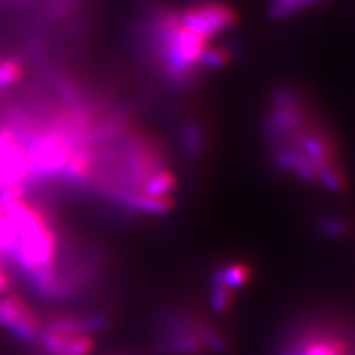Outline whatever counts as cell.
I'll return each instance as SVG.
<instances>
[{
	"label": "cell",
	"instance_id": "1",
	"mask_svg": "<svg viewBox=\"0 0 355 355\" xmlns=\"http://www.w3.org/2000/svg\"><path fill=\"white\" fill-rule=\"evenodd\" d=\"M160 36L164 43V61L168 70L182 77L193 73L200 64L202 53L209 46V39L185 28L176 19H166L162 22Z\"/></svg>",
	"mask_w": 355,
	"mask_h": 355
},
{
	"label": "cell",
	"instance_id": "2",
	"mask_svg": "<svg viewBox=\"0 0 355 355\" xmlns=\"http://www.w3.org/2000/svg\"><path fill=\"white\" fill-rule=\"evenodd\" d=\"M0 326L21 342H37L43 323L37 313L18 295L0 296Z\"/></svg>",
	"mask_w": 355,
	"mask_h": 355
},
{
	"label": "cell",
	"instance_id": "3",
	"mask_svg": "<svg viewBox=\"0 0 355 355\" xmlns=\"http://www.w3.org/2000/svg\"><path fill=\"white\" fill-rule=\"evenodd\" d=\"M180 24L206 39L237 24V14L224 3L207 2L193 6L180 17Z\"/></svg>",
	"mask_w": 355,
	"mask_h": 355
},
{
	"label": "cell",
	"instance_id": "4",
	"mask_svg": "<svg viewBox=\"0 0 355 355\" xmlns=\"http://www.w3.org/2000/svg\"><path fill=\"white\" fill-rule=\"evenodd\" d=\"M250 275H252V271L249 268V265L243 262H236V263H230L227 266H222L220 270H218L214 277V283L224 284L234 292L237 288L246 286L249 283Z\"/></svg>",
	"mask_w": 355,
	"mask_h": 355
},
{
	"label": "cell",
	"instance_id": "5",
	"mask_svg": "<svg viewBox=\"0 0 355 355\" xmlns=\"http://www.w3.org/2000/svg\"><path fill=\"white\" fill-rule=\"evenodd\" d=\"M176 187V178L172 172L160 169L153 173L147 182L144 184L142 193L150 197H171V193Z\"/></svg>",
	"mask_w": 355,
	"mask_h": 355
},
{
	"label": "cell",
	"instance_id": "6",
	"mask_svg": "<svg viewBox=\"0 0 355 355\" xmlns=\"http://www.w3.org/2000/svg\"><path fill=\"white\" fill-rule=\"evenodd\" d=\"M22 79V67L15 60L0 61V92L17 85Z\"/></svg>",
	"mask_w": 355,
	"mask_h": 355
},
{
	"label": "cell",
	"instance_id": "7",
	"mask_svg": "<svg viewBox=\"0 0 355 355\" xmlns=\"http://www.w3.org/2000/svg\"><path fill=\"white\" fill-rule=\"evenodd\" d=\"M274 2L275 5L271 9V17L275 19H283L297 12V10L318 3L320 0H274Z\"/></svg>",
	"mask_w": 355,
	"mask_h": 355
},
{
	"label": "cell",
	"instance_id": "8",
	"mask_svg": "<svg viewBox=\"0 0 355 355\" xmlns=\"http://www.w3.org/2000/svg\"><path fill=\"white\" fill-rule=\"evenodd\" d=\"M232 302H234V292L224 284L214 283L212 308L216 313H225L227 309L232 306Z\"/></svg>",
	"mask_w": 355,
	"mask_h": 355
},
{
	"label": "cell",
	"instance_id": "9",
	"mask_svg": "<svg viewBox=\"0 0 355 355\" xmlns=\"http://www.w3.org/2000/svg\"><path fill=\"white\" fill-rule=\"evenodd\" d=\"M230 61V53L215 46H207L205 52L202 53V58H200V64L207 67V69H220Z\"/></svg>",
	"mask_w": 355,
	"mask_h": 355
},
{
	"label": "cell",
	"instance_id": "10",
	"mask_svg": "<svg viewBox=\"0 0 355 355\" xmlns=\"http://www.w3.org/2000/svg\"><path fill=\"white\" fill-rule=\"evenodd\" d=\"M343 228H345V225H343L338 219H329L323 224V230L329 236H342Z\"/></svg>",
	"mask_w": 355,
	"mask_h": 355
}]
</instances>
